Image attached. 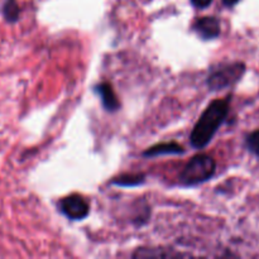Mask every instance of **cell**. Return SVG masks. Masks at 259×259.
Wrapping results in <instances>:
<instances>
[{"label": "cell", "instance_id": "1", "mask_svg": "<svg viewBox=\"0 0 259 259\" xmlns=\"http://www.w3.org/2000/svg\"><path fill=\"white\" fill-rule=\"evenodd\" d=\"M229 114V99H218L209 104L195 124L190 142L196 149H202L212 141L214 136Z\"/></svg>", "mask_w": 259, "mask_h": 259}, {"label": "cell", "instance_id": "2", "mask_svg": "<svg viewBox=\"0 0 259 259\" xmlns=\"http://www.w3.org/2000/svg\"><path fill=\"white\" fill-rule=\"evenodd\" d=\"M217 171V162L209 154L192 157L180 175V182L184 186H196L209 181Z\"/></svg>", "mask_w": 259, "mask_h": 259}, {"label": "cell", "instance_id": "3", "mask_svg": "<svg viewBox=\"0 0 259 259\" xmlns=\"http://www.w3.org/2000/svg\"><path fill=\"white\" fill-rule=\"evenodd\" d=\"M245 72V65L243 62L225 63L215 68L207 77V86L210 90L219 91L223 89L235 85Z\"/></svg>", "mask_w": 259, "mask_h": 259}, {"label": "cell", "instance_id": "4", "mask_svg": "<svg viewBox=\"0 0 259 259\" xmlns=\"http://www.w3.org/2000/svg\"><path fill=\"white\" fill-rule=\"evenodd\" d=\"M60 210L70 220H82L89 215V202L80 195H70L61 200Z\"/></svg>", "mask_w": 259, "mask_h": 259}, {"label": "cell", "instance_id": "5", "mask_svg": "<svg viewBox=\"0 0 259 259\" xmlns=\"http://www.w3.org/2000/svg\"><path fill=\"white\" fill-rule=\"evenodd\" d=\"M194 29L202 39H214V38L219 37L220 32H222L219 19L215 17L200 18L194 24Z\"/></svg>", "mask_w": 259, "mask_h": 259}, {"label": "cell", "instance_id": "6", "mask_svg": "<svg viewBox=\"0 0 259 259\" xmlns=\"http://www.w3.org/2000/svg\"><path fill=\"white\" fill-rule=\"evenodd\" d=\"M96 93L100 95L101 103H103L104 108L108 111H116L119 108H120V103H119L118 98H116L115 93H114V89L110 83L103 82L99 83L96 86Z\"/></svg>", "mask_w": 259, "mask_h": 259}, {"label": "cell", "instance_id": "7", "mask_svg": "<svg viewBox=\"0 0 259 259\" xmlns=\"http://www.w3.org/2000/svg\"><path fill=\"white\" fill-rule=\"evenodd\" d=\"M185 149L182 148L180 144L174 143H161L157 144V146L151 147L149 149H147L146 152L143 153L144 157H158V156H163V154H180L184 153Z\"/></svg>", "mask_w": 259, "mask_h": 259}, {"label": "cell", "instance_id": "8", "mask_svg": "<svg viewBox=\"0 0 259 259\" xmlns=\"http://www.w3.org/2000/svg\"><path fill=\"white\" fill-rule=\"evenodd\" d=\"M2 13L8 23L17 22L20 15V9L17 0H4L2 5Z\"/></svg>", "mask_w": 259, "mask_h": 259}, {"label": "cell", "instance_id": "9", "mask_svg": "<svg viewBox=\"0 0 259 259\" xmlns=\"http://www.w3.org/2000/svg\"><path fill=\"white\" fill-rule=\"evenodd\" d=\"M144 182L143 175H124V176L116 177L113 181L114 185L123 187H133L142 185Z\"/></svg>", "mask_w": 259, "mask_h": 259}, {"label": "cell", "instance_id": "10", "mask_svg": "<svg viewBox=\"0 0 259 259\" xmlns=\"http://www.w3.org/2000/svg\"><path fill=\"white\" fill-rule=\"evenodd\" d=\"M245 146H247L248 151L259 159V129L248 134L247 139H245Z\"/></svg>", "mask_w": 259, "mask_h": 259}, {"label": "cell", "instance_id": "11", "mask_svg": "<svg viewBox=\"0 0 259 259\" xmlns=\"http://www.w3.org/2000/svg\"><path fill=\"white\" fill-rule=\"evenodd\" d=\"M191 3L194 4V7L200 8V9H205V8H207L211 4L212 0H191Z\"/></svg>", "mask_w": 259, "mask_h": 259}, {"label": "cell", "instance_id": "12", "mask_svg": "<svg viewBox=\"0 0 259 259\" xmlns=\"http://www.w3.org/2000/svg\"><path fill=\"white\" fill-rule=\"evenodd\" d=\"M240 0H223V3H224L227 7H234L235 4H238Z\"/></svg>", "mask_w": 259, "mask_h": 259}]
</instances>
